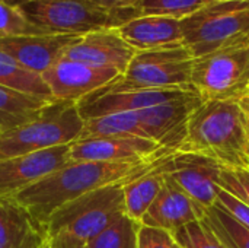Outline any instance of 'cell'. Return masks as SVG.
<instances>
[{
    "mask_svg": "<svg viewBox=\"0 0 249 248\" xmlns=\"http://www.w3.org/2000/svg\"><path fill=\"white\" fill-rule=\"evenodd\" d=\"M165 183L163 175L158 171V167L147 174L130 181L124 186L125 215L137 222L142 221L149 210L156 196L162 190Z\"/></svg>",
    "mask_w": 249,
    "mask_h": 248,
    "instance_id": "22",
    "label": "cell"
},
{
    "mask_svg": "<svg viewBox=\"0 0 249 248\" xmlns=\"http://www.w3.org/2000/svg\"><path fill=\"white\" fill-rule=\"evenodd\" d=\"M42 248H89V244L71 234L58 232L54 235H48Z\"/></svg>",
    "mask_w": 249,
    "mask_h": 248,
    "instance_id": "33",
    "label": "cell"
},
{
    "mask_svg": "<svg viewBox=\"0 0 249 248\" xmlns=\"http://www.w3.org/2000/svg\"><path fill=\"white\" fill-rule=\"evenodd\" d=\"M247 170H249V165H248V168H247Z\"/></svg>",
    "mask_w": 249,
    "mask_h": 248,
    "instance_id": "37",
    "label": "cell"
},
{
    "mask_svg": "<svg viewBox=\"0 0 249 248\" xmlns=\"http://www.w3.org/2000/svg\"><path fill=\"white\" fill-rule=\"evenodd\" d=\"M190 83L203 102L238 101L249 88V39L194 57Z\"/></svg>",
    "mask_w": 249,
    "mask_h": 248,
    "instance_id": "5",
    "label": "cell"
},
{
    "mask_svg": "<svg viewBox=\"0 0 249 248\" xmlns=\"http://www.w3.org/2000/svg\"><path fill=\"white\" fill-rule=\"evenodd\" d=\"M22 10L44 34L85 35L120 28L134 16L105 10L88 0H34Z\"/></svg>",
    "mask_w": 249,
    "mask_h": 248,
    "instance_id": "7",
    "label": "cell"
},
{
    "mask_svg": "<svg viewBox=\"0 0 249 248\" xmlns=\"http://www.w3.org/2000/svg\"><path fill=\"white\" fill-rule=\"evenodd\" d=\"M34 0H0V3H6V4H10V6H18V7H22L28 3H31Z\"/></svg>",
    "mask_w": 249,
    "mask_h": 248,
    "instance_id": "35",
    "label": "cell"
},
{
    "mask_svg": "<svg viewBox=\"0 0 249 248\" xmlns=\"http://www.w3.org/2000/svg\"><path fill=\"white\" fill-rule=\"evenodd\" d=\"M136 50L121 37L117 28L99 29L82 35L67 48L63 58L80 61L95 67L114 69L123 75Z\"/></svg>",
    "mask_w": 249,
    "mask_h": 248,
    "instance_id": "15",
    "label": "cell"
},
{
    "mask_svg": "<svg viewBox=\"0 0 249 248\" xmlns=\"http://www.w3.org/2000/svg\"><path fill=\"white\" fill-rule=\"evenodd\" d=\"M171 153L139 162L70 161L61 170L19 191L15 197L45 227L50 216L63 205L98 189L134 181L155 170Z\"/></svg>",
    "mask_w": 249,
    "mask_h": 248,
    "instance_id": "1",
    "label": "cell"
},
{
    "mask_svg": "<svg viewBox=\"0 0 249 248\" xmlns=\"http://www.w3.org/2000/svg\"><path fill=\"white\" fill-rule=\"evenodd\" d=\"M80 37L82 35L38 34L0 38V48L26 70L42 75L63 58L67 48Z\"/></svg>",
    "mask_w": 249,
    "mask_h": 248,
    "instance_id": "16",
    "label": "cell"
},
{
    "mask_svg": "<svg viewBox=\"0 0 249 248\" xmlns=\"http://www.w3.org/2000/svg\"><path fill=\"white\" fill-rule=\"evenodd\" d=\"M140 227V222L123 215L109 228L90 240L88 243L89 248H139Z\"/></svg>",
    "mask_w": 249,
    "mask_h": 248,
    "instance_id": "25",
    "label": "cell"
},
{
    "mask_svg": "<svg viewBox=\"0 0 249 248\" xmlns=\"http://www.w3.org/2000/svg\"><path fill=\"white\" fill-rule=\"evenodd\" d=\"M204 4V0H140L137 4V13L139 16H171L181 20Z\"/></svg>",
    "mask_w": 249,
    "mask_h": 248,
    "instance_id": "26",
    "label": "cell"
},
{
    "mask_svg": "<svg viewBox=\"0 0 249 248\" xmlns=\"http://www.w3.org/2000/svg\"><path fill=\"white\" fill-rule=\"evenodd\" d=\"M142 137L149 139L144 133L137 111L114 113L85 121L80 139L89 137Z\"/></svg>",
    "mask_w": 249,
    "mask_h": 248,
    "instance_id": "21",
    "label": "cell"
},
{
    "mask_svg": "<svg viewBox=\"0 0 249 248\" xmlns=\"http://www.w3.org/2000/svg\"><path fill=\"white\" fill-rule=\"evenodd\" d=\"M70 146L64 145L0 159V196H16L19 191L61 170L70 162Z\"/></svg>",
    "mask_w": 249,
    "mask_h": 248,
    "instance_id": "12",
    "label": "cell"
},
{
    "mask_svg": "<svg viewBox=\"0 0 249 248\" xmlns=\"http://www.w3.org/2000/svg\"><path fill=\"white\" fill-rule=\"evenodd\" d=\"M117 29L136 51L184 44L181 20L171 16L142 15L127 20Z\"/></svg>",
    "mask_w": 249,
    "mask_h": 248,
    "instance_id": "19",
    "label": "cell"
},
{
    "mask_svg": "<svg viewBox=\"0 0 249 248\" xmlns=\"http://www.w3.org/2000/svg\"><path fill=\"white\" fill-rule=\"evenodd\" d=\"M44 34L25 15L22 7L0 3V38Z\"/></svg>",
    "mask_w": 249,
    "mask_h": 248,
    "instance_id": "28",
    "label": "cell"
},
{
    "mask_svg": "<svg viewBox=\"0 0 249 248\" xmlns=\"http://www.w3.org/2000/svg\"><path fill=\"white\" fill-rule=\"evenodd\" d=\"M219 1H232V0H204L206 4H210V3H219Z\"/></svg>",
    "mask_w": 249,
    "mask_h": 248,
    "instance_id": "36",
    "label": "cell"
},
{
    "mask_svg": "<svg viewBox=\"0 0 249 248\" xmlns=\"http://www.w3.org/2000/svg\"><path fill=\"white\" fill-rule=\"evenodd\" d=\"M184 45L194 57L249 39V0L204 4L181 19Z\"/></svg>",
    "mask_w": 249,
    "mask_h": 248,
    "instance_id": "4",
    "label": "cell"
},
{
    "mask_svg": "<svg viewBox=\"0 0 249 248\" xmlns=\"http://www.w3.org/2000/svg\"><path fill=\"white\" fill-rule=\"evenodd\" d=\"M206 212L207 209L200 206L171 181L165 180L162 190L142 218L140 224L172 234L191 222L201 221Z\"/></svg>",
    "mask_w": 249,
    "mask_h": 248,
    "instance_id": "17",
    "label": "cell"
},
{
    "mask_svg": "<svg viewBox=\"0 0 249 248\" xmlns=\"http://www.w3.org/2000/svg\"><path fill=\"white\" fill-rule=\"evenodd\" d=\"M83 126L76 102L54 99L32 120L0 133V159L71 145L80 139Z\"/></svg>",
    "mask_w": 249,
    "mask_h": 248,
    "instance_id": "3",
    "label": "cell"
},
{
    "mask_svg": "<svg viewBox=\"0 0 249 248\" xmlns=\"http://www.w3.org/2000/svg\"><path fill=\"white\" fill-rule=\"evenodd\" d=\"M203 221L226 248H249V229L228 215L220 206L207 209Z\"/></svg>",
    "mask_w": 249,
    "mask_h": 248,
    "instance_id": "24",
    "label": "cell"
},
{
    "mask_svg": "<svg viewBox=\"0 0 249 248\" xmlns=\"http://www.w3.org/2000/svg\"><path fill=\"white\" fill-rule=\"evenodd\" d=\"M217 184L222 190L233 194L249 206V170L247 168H222Z\"/></svg>",
    "mask_w": 249,
    "mask_h": 248,
    "instance_id": "29",
    "label": "cell"
},
{
    "mask_svg": "<svg viewBox=\"0 0 249 248\" xmlns=\"http://www.w3.org/2000/svg\"><path fill=\"white\" fill-rule=\"evenodd\" d=\"M193 92V89H139L118 85L115 80L77 101L82 118L90 120L114 113L140 111ZM196 92V91H194Z\"/></svg>",
    "mask_w": 249,
    "mask_h": 248,
    "instance_id": "10",
    "label": "cell"
},
{
    "mask_svg": "<svg viewBox=\"0 0 249 248\" xmlns=\"http://www.w3.org/2000/svg\"><path fill=\"white\" fill-rule=\"evenodd\" d=\"M239 101V104H241V107H242V110H244V113L247 114V117H248L249 120V88L247 89V92L238 99Z\"/></svg>",
    "mask_w": 249,
    "mask_h": 248,
    "instance_id": "34",
    "label": "cell"
},
{
    "mask_svg": "<svg viewBox=\"0 0 249 248\" xmlns=\"http://www.w3.org/2000/svg\"><path fill=\"white\" fill-rule=\"evenodd\" d=\"M216 205L220 206L228 215H231L235 221H238L241 225L249 229V206L247 203H244L233 194L220 189Z\"/></svg>",
    "mask_w": 249,
    "mask_h": 248,
    "instance_id": "30",
    "label": "cell"
},
{
    "mask_svg": "<svg viewBox=\"0 0 249 248\" xmlns=\"http://www.w3.org/2000/svg\"><path fill=\"white\" fill-rule=\"evenodd\" d=\"M54 98L35 96L0 85V133L32 120Z\"/></svg>",
    "mask_w": 249,
    "mask_h": 248,
    "instance_id": "20",
    "label": "cell"
},
{
    "mask_svg": "<svg viewBox=\"0 0 249 248\" xmlns=\"http://www.w3.org/2000/svg\"><path fill=\"white\" fill-rule=\"evenodd\" d=\"M193 63L194 56L184 44L136 51L127 70L115 82L139 89H193Z\"/></svg>",
    "mask_w": 249,
    "mask_h": 248,
    "instance_id": "8",
    "label": "cell"
},
{
    "mask_svg": "<svg viewBox=\"0 0 249 248\" xmlns=\"http://www.w3.org/2000/svg\"><path fill=\"white\" fill-rule=\"evenodd\" d=\"M0 85L44 98H53L41 75L26 70L0 48Z\"/></svg>",
    "mask_w": 249,
    "mask_h": 248,
    "instance_id": "23",
    "label": "cell"
},
{
    "mask_svg": "<svg viewBox=\"0 0 249 248\" xmlns=\"http://www.w3.org/2000/svg\"><path fill=\"white\" fill-rule=\"evenodd\" d=\"M124 186L98 189L63 205L47 221L48 235L67 232L89 243L125 215Z\"/></svg>",
    "mask_w": 249,
    "mask_h": 248,
    "instance_id": "6",
    "label": "cell"
},
{
    "mask_svg": "<svg viewBox=\"0 0 249 248\" xmlns=\"http://www.w3.org/2000/svg\"><path fill=\"white\" fill-rule=\"evenodd\" d=\"M41 76L54 99L77 102L121 75L114 69L95 67L80 61L60 58Z\"/></svg>",
    "mask_w": 249,
    "mask_h": 248,
    "instance_id": "13",
    "label": "cell"
},
{
    "mask_svg": "<svg viewBox=\"0 0 249 248\" xmlns=\"http://www.w3.org/2000/svg\"><path fill=\"white\" fill-rule=\"evenodd\" d=\"M47 228L15 196H0V248H42Z\"/></svg>",
    "mask_w": 249,
    "mask_h": 248,
    "instance_id": "18",
    "label": "cell"
},
{
    "mask_svg": "<svg viewBox=\"0 0 249 248\" xmlns=\"http://www.w3.org/2000/svg\"><path fill=\"white\" fill-rule=\"evenodd\" d=\"M203 104L197 92L137 111L139 121L147 137L168 151L178 152L185 140L191 114Z\"/></svg>",
    "mask_w": 249,
    "mask_h": 248,
    "instance_id": "11",
    "label": "cell"
},
{
    "mask_svg": "<svg viewBox=\"0 0 249 248\" xmlns=\"http://www.w3.org/2000/svg\"><path fill=\"white\" fill-rule=\"evenodd\" d=\"M88 1L114 13H127L134 18L139 16L137 4L140 0H88Z\"/></svg>",
    "mask_w": 249,
    "mask_h": 248,
    "instance_id": "32",
    "label": "cell"
},
{
    "mask_svg": "<svg viewBox=\"0 0 249 248\" xmlns=\"http://www.w3.org/2000/svg\"><path fill=\"white\" fill-rule=\"evenodd\" d=\"M178 152L207 156L225 168H248L249 120L239 101H207L190 117Z\"/></svg>",
    "mask_w": 249,
    "mask_h": 248,
    "instance_id": "2",
    "label": "cell"
},
{
    "mask_svg": "<svg viewBox=\"0 0 249 248\" xmlns=\"http://www.w3.org/2000/svg\"><path fill=\"white\" fill-rule=\"evenodd\" d=\"M174 151L163 149L156 142L142 137H89L70 146V161L139 162L160 158Z\"/></svg>",
    "mask_w": 249,
    "mask_h": 248,
    "instance_id": "14",
    "label": "cell"
},
{
    "mask_svg": "<svg viewBox=\"0 0 249 248\" xmlns=\"http://www.w3.org/2000/svg\"><path fill=\"white\" fill-rule=\"evenodd\" d=\"M139 248H179L171 232L144 227L139 229Z\"/></svg>",
    "mask_w": 249,
    "mask_h": 248,
    "instance_id": "31",
    "label": "cell"
},
{
    "mask_svg": "<svg viewBox=\"0 0 249 248\" xmlns=\"http://www.w3.org/2000/svg\"><path fill=\"white\" fill-rule=\"evenodd\" d=\"M223 167L216 161L187 152H174L162 159L158 171L204 209H210L217 202V178Z\"/></svg>",
    "mask_w": 249,
    "mask_h": 248,
    "instance_id": "9",
    "label": "cell"
},
{
    "mask_svg": "<svg viewBox=\"0 0 249 248\" xmlns=\"http://www.w3.org/2000/svg\"><path fill=\"white\" fill-rule=\"evenodd\" d=\"M172 237L179 248H226L203 219L174 231Z\"/></svg>",
    "mask_w": 249,
    "mask_h": 248,
    "instance_id": "27",
    "label": "cell"
}]
</instances>
